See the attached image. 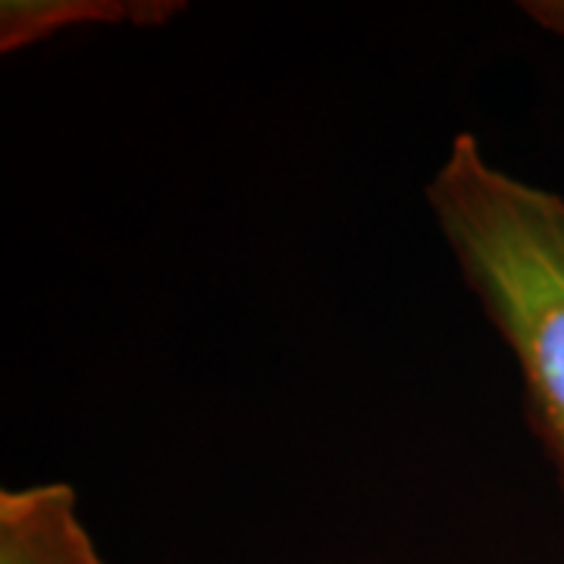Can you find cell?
Returning <instances> with one entry per match:
<instances>
[{
	"mask_svg": "<svg viewBox=\"0 0 564 564\" xmlns=\"http://www.w3.org/2000/svg\"><path fill=\"white\" fill-rule=\"evenodd\" d=\"M426 204L514 358L527 421L564 496V198L499 170L474 132H458Z\"/></svg>",
	"mask_w": 564,
	"mask_h": 564,
	"instance_id": "6da1fadb",
	"label": "cell"
},
{
	"mask_svg": "<svg viewBox=\"0 0 564 564\" xmlns=\"http://www.w3.org/2000/svg\"><path fill=\"white\" fill-rule=\"evenodd\" d=\"M0 564H107L69 484L0 492Z\"/></svg>",
	"mask_w": 564,
	"mask_h": 564,
	"instance_id": "7a4b0ae2",
	"label": "cell"
},
{
	"mask_svg": "<svg viewBox=\"0 0 564 564\" xmlns=\"http://www.w3.org/2000/svg\"><path fill=\"white\" fill-rule=\"evenodd\" d=\"M185 10L170 0H3L0 51L13 54L82 25H144L154 29Z\"/></svg>",
	"mask_w": 564,
	"mask_h": 564,
	"instance_id": "3957f363",
	"label": "cell"
},
{
	"mask_svg": "<svg viewBox=\"0 0 564 564\" xmlns=\"http://www.w3.org/2000/svg\"><path fill=\"white\" fill-rule=\"evenodd\" d=\"M527 13L536 22H543L545 29L562 32L564 35V3H521Z\"/></svg>",
	"mask_w": 564,
	"mask_h": 564,
	"instance_id": "277c9868",
	"label": "cell"
}]
</instances>
